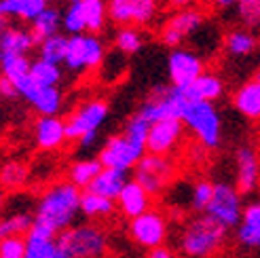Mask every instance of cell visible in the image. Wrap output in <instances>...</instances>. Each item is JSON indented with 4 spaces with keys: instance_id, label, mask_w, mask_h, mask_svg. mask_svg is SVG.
Returning <instances> with one entry per match:
<instances>
[{
    "instance_id": "obj_1",
    "label": "cell",
    "mask_w": 260,
    "mask_h": 258,
    "mask_svg": "<svg viewBox=\"0 0 260 258\" xmlns=\"http://www.w3.org/2000/svg\"><path fill=\"white\" fill-rule=\"evenodd\" d=\"M81 195L83 190L68 180L47 186L34 208V222L53 231L55 235L63 233L74 227L76 216L81 214Z\"/></svg>"
},
{
    "instance_id": "obj_2",
    "label": "cell",
    "mask_w": 260,
    "mask_h": 258,
    "mask_svg": "<svg viewBox=\"0 0 260 258\" xmlns=\"http://www.w3.org/2000/svg\"><path fill=\"white\" fill-rule=\"evenodd\" d=\"M229 229L218 224L214 218L201 214L184 224L180 233V252L186 258H212L224 246Z\"/></svg>"
},
{
    "instance_id": "obj_3",
    "label": "cell",
    "mask_w": 260,
    "mask_h": 258,
    "mask_svg": "<svg viewBox=\"0 0 260 258\" xmlns=\"http://www.w3.org/2000/svg\"><path fill=\"white\" fill-rule=\"evenodd\" d=\"M57 246L68 258H106L108 237L98 224H76L57 235Z\"/></svg>"
},
{
    "instance_id": "obj_4",
    "label": "cell",
    "mask_w": 260,
    "mask_h": 258,
    "mask_svg": "<svg viewBox=\"0 0 260 258\" xmlns=\"http://www.w3.org/2000/svg\"><path fill=\"white\" fill-rule=\"evenodd\" d=\"M182 123L194 134L203 148H216L222 140V121L212 102H190L182 114Z\"/></svg>"
},
{
    "instance_id": "obj_5",
    "label": "cell",
    "mask_w": 260,
    "mask_h": 258,
    "mask_svg": "<svg viewBox=\"0 0 260 258\" xmlns=\"http://www.w3.org/2000/svg\"><path fill=\"white\" fill-rule=\"evenodd\" d=\"M190 104L184 95V89L178 87H159L146 98V102L140 106L138 114L144 121L159 123V121H167V119H180L184 114V108Z\"/></svg>"
},
{
    "instance_id": "obj_6",
    "label": "cell",
    "mask_w": 260,
    "mask_h": 258,
    "mask_svg": "<svg viewBox=\"0 0 260 258\" xmlns=\"http://www.w3.org/2000/svg\"><path fill=\"white\" fill-rule=\"evenodd\" d=\"M174 174H176V165L170 157H159V154L146 152L136 165L134 180L150 197H157L174 180Z\"/></svg>"
},
{
    "instance_id": "obj_7",
    "label": "cell",
    "mask_w": 260,
    "mask_h": 258,
    "mask_svg": "<svg viewBox=\"0 0 260 258\" xmlns=\"http://www.w3.org/2000/svg\"><path fill=\"white\" fill-rule=\"evenodd\" d=\"M146 154V146L136 144L134 140H129L125 134H116L106 140V144L100 150V163L104 170H119V172H129L136 170L140 159Z\"/></svg>"
},
{
    "instance_id": "obj_8",
    "label": "cell",
    "mask_w": 260,
    "mask_h": 258,
    "mask_svg": "<svg viewBox=\"0 0 260 258\" xmlns=\"http://www.w3.org/2000/svg\"><path fill=\"white\" fill-rule=\"evenodd\" d=\"M108 114H110V106L106 100L93 98L85 102L66 119V138L79 142L87 134H95L106 123Z\"/></svg>"
},
{
    "instance_id": "obj_9",
    "label": "cell",
    "mask_w": 260,
    "mask_h": 258,
    "mask_svg": "<svg viewBox=\"0 0 260 258\" xmlns=\"http://www.w3.org/2000/svg\"><path fill=\"white\" fill-rule=\"evenodd\" d=\"M205 214L214 218L218 224H222L224 229H237L243 216L241 208V192L237 186H231L226 182L214 184V197L207 205Z\"/></svg>"
},
{
    "instance_id": "obj_10",
    "label": "cell",
    "mask_w": 260,
    "mask_h": 258,
    "mask_svg": "<svg viewBox=\"0 0 260 258\" xmlns=\"http://www.w3.org/2000/svg\"><path fill=\"white\" fill-rule=\"evenodd\" d=\"M106 57V49L104 43L93 34H79V36H70L68 41V55H66V68L70 72H83L98 68L104 63Z\"/></svg>"
},
{
    "instance_id": "obj_11",
    "label": "cell",
    "mask_w": 260,
    "mask_h": 258,
    "mask_svg": "<svg viewBox=\"0 0 260 258\" xmlns=\"http://www.w3.org/2000/svg\"><path fill=\"white\" fill-rule=\"evenodd\" d=\"M108 17L121 28L146 25L157 15V0H108Z\"/></svg>"
},
{
    "instance_id": "obj_12",
    "label": "cell",
    "mask_w": 260,
    "mask_h": 258,
    "mask_svg": "<svg viewBox=\"0 0 260 258\" xmlns=\"http://www.w3.org/2000/svg\"><path fill=\"white\" fill-rule=\"evenodd\" d=\"M205 21V13L201 9H180L178 13L165 21L161 28V43L165 47L180 49V45L186 41L188 34H194Z\"/></svg>"
},
{
    "instance_id": "obj_13",
    "label": "cell",
    "mask_w": 260,
    "mask_h": 258,
    "mask_svg": "<svg viewBox=\"0 0 260 258\" xmlns=\"http://www.w3.org/2000/svg\"><path fill=\"white\" fill-rule=\"evenodd\" d=\"M129 235H132V239L142 248H148V250L161 248L167 239L165 216L150 208L146 214H142L129 222Z\"/></svg>"
},
{
    "instance_id": "obj_14",
    "label": "cell",
    "mask_w": 260,
    "mask_h": 258,
    "mask_svg": "<svg viewBox=\"0 0 260 258\" xmlns=\"http://www.w3.org/2000/svg\"><path fill=\"white\" fill-rule=\"evenodd\" d=\"M167 72H170L172 87L186 89L205 72L203 59L188 49H174L167 59Z\"/></svg>"
},
{
    "instance_id": "obj_15",
    "label": "cell",
    "mask_w": 260,
    "mask_h": 258,
    "mask_svg": "<svg viewBox=\"0 0 260 258\" xmlns=\"http://www.w3.org/2000/svg\"><path fill=\"white\" fill-rule=\"evenodd\" d=\"M17 91L21 98L30 102L38 117H57V112L61 110L63 95L59 87H41L32 81V76H28L17 85Z\"/></svg>"
},
{
    "instance_id": "obj_16",
    "label": "cell",
    "mask_w": 260,
    "mask_h": 258,
    "mask_svg": "<svg viewBox=\"0 0 260 258\" xmlns=\"http://www.w3.org/2000/svg\"><path fill=\"white\" fill-rule=\"evenodd\" d=\"M184 136V123L180 119H167L150 125V132L146 138V152L159 154V157H170L180 144Z\"/></svg>"
},
{
    "instance_id": "obj_17",
    "label": "cell",
    "mask_w": 260,
    "mask_h": 258,
    "mask_svg": "<svg viewBox=\"0 0 260 258\" xmlns=\"http://www.w3.org/2000/svg\"><path fill=\"white\" fill-rule=\"evenodd\" d=\"M235 180H237V190L241 195L258 188L260 182V157L256 148L252 146H239L235 152Z\"/></svg>"
},
{
    "instance_id": "obj_18",
    "label": "cell",
    "mask_w": 260,
    "mask_h": 258,
    "mask_svg": "<svg viewBox=\"0 0 260 258\" xmlns=\"http://www.w3.org/2000/svg\"><path fill=\"white\" fill-rule=\"evenodd\" d=\"M66 121L59 117H38L34 123V142L41 150H57L66 142Z\"/></svg>"
},
{
    "instance_id": "obj_19",
    "label": "cell",
    "mask_w": 260,
    "mask_h": 258,
    "mask_svg": "<svg viewBox=\"0 0 260 258\" xmlns=\"http://www.w3.org/2000/svg\"><path fill=\"white\" fill-rule=\"evenodd\" d=\"M150 195L142 188L136 180H129L125 184V188L121 190L119 199H116V205H119V210L127 216V218H138L142 214H146L150 210Z\"/></svg>"
},
{
    "instance_id": "obj_20",
    "label": "cell",
    "mask_w": 260,
    "mask_h": 258,
    "mask_svg": "<svg viewBox=\"0 0 260 258\" xmlns=\"http://www.w3.org/2000/svg\"><path fill=\"white\" fill-rule=\"evenodd\" d=\"M235 237L239 246L248 250H260V201H254L248 208H243V216Z\"/></svg>"
},
{
    "instance_id": "obj_21",
    "label": "cell",
    "mask_w": 260,
    "mask_h": 258,
    "mask_svg": "<svg viewBox=\"0 0 260 258\" xmlns=\"http://www.w3.org/2000/svg\"><path fill=\"white\" fill-rule=\"evenodd\" d=\"M224 91V81L214 72H203L190 87L184 89L188 102H212L218 100Z\"/></svg>"
},
{
    "instance_id": "obj_22",
    "label": "cell",
    "mask_w": 260,
    "mask_h": 258,
    "mask_svg": "<svg viewBox=\"0 0 260 258\" xmlns=\"http://www.w3.org/2000/svg\"><path fill=\"white\" fill-rule=\"evenodd\" d=\"M127 180V172H119V170H102L100 176L89 184V192H95L100 197H106L116 201L121 195V190L125 188Z\"/></svg>"
},
{
    "instance_id": "obj_23",
    "label": "cell",
    "mask_w": 260,
    "mask_h": 258,
    "mask_svg": "<svg viewBox=\"0 0 260 258\" xmlns=\"http://www.w3.org/2000/svg\"><path fill=\"white\" fill-rule=\"evenodd\" d=\"M233 104H235V108L245 119L258 121L260 119V83L254 79L243 83L235 91V95H233Z\"/></svg>"
},
{
    "instance_id": "obj_24",
    "label": "cell",
    "mask_w": 260,
    "mask_h": 258,
    "mask_svg": "<svg viewBox=\"0 0 260 258\" xmlns=\"http://www.w3.org/2000/svg\"><path fill=\"white\" fill-rule=\"evenodd\" d=\"M36 47V41L30 30L19 28V25H9L7 32L0 36V53H17L28 55V51Z\"/></svg>"
},
{
    "instance_id": "obj_25",
    "label": "cell",
    "mask_w": 260,
    "mask_h": 258,
    "mask_svg": "<svg viewBox=\"0 0 260 258\" xmlns=\"http://www.w3.org/2000/svg\"><path fill=\"white\" fill-rule=\"evenodd\" d=\"M47 9V0H0V15H5L7 19L21 17L34 21Z\"/></svg>"
},
{
    "instance_id": "obj_26",
    "label": "cell",
    "mask_w": 260,
    "mask_h": 258,
    "mask_svg": "<svg viewBox=\"0 0 260 258\" xmlns=\"http://www.w3.org/2000/svg\"><path fill=\"white\" fill-rule=\"evenodd\" d=\"M32 61L28 55H17V53H0V76H5L13 85H19L23 79L30 76Z\"/></svg>"
},
{
    "instance_id": "obj_27",
    "label": "cell",
    "mask_w": 260,
    "mask_h": 258,
    "mask_svg": "<svg viewBox=\"0 0 260 258\" xmlns=\"http://www.w3.org/2000/svg\"><path fill=\"white\" fill-rule=\"evenodd\" d=\"M104 170V165L100 163V159H81L70 165L68 170V182H72L79 188H89V184L100 176V172Z\"/></svg>"
},
{
    "instance_id": "obj_28",
    "label": "cell",
    "mask_w": 260,
    "mask_h": 258,
    "mask_svg": "<svg viewBox=\"0 0 260 258\" xmlns=\"http://www.w3.org/2000/svg\"><path fill=\"white\" fill-rule=\"evenodd\" d=\"M59 25H61V15H59V11H55V9H47L45 13H41V15H38V17L32 21V28H30V32H32V36H34L36 45H41V43L47 41V38L59 34Z\"/></svg>"
},
{
    "instance_id": "obj_29",
    "label": "cell",
    "mask_w": 260,
    "mask_h": 258,
    "mask_svg": "<svg viewBox=\"0 0 260 258\" xmlns=\"http://www.w3.org/2000/svg\"><path fill=\"white\" fill-rule=\"evenodd\" d=\"M258 41L250 30H233L224 38V49L233 57H248L254 53Z\"/></svg>"
},
{
    "instance_id": "obj_30",
    "label": "cell",
    "mask_w": 260,
    "mask_h": 258,
    "mask_svg": "<svg viewBox=\"0 0 260 258\" xmlns=\"http://www.w3.org/2000/svg\"><path fill=\"white\" fill-rule=\"evenodd\" d=\"M116 210V201L106 199V197H100L95 192H89L83 190L81 195V214L87 218H106L112 216Z\"/></svg>"
},
{
    "instance_id": "obj_31",
    "label": "cell",
    "mask_w": 260,
    "mask_h": 258,
    "mask_svg": "<svg viewBox=\"0 0 260 258\" xmlns=\"http://www.w3.org/2000/svg\"><path fill=\"white\" fill-rule=\"evenodd\" d=\"M30 76H32V81L41 87H57L61 81V68L57 63H51V61H45L38 57L32 61Z\"/></svg>"
},
{
    "instance_id": "obj_32",
    "label": "cell",
    "mask_w": 260,
    "mask_h": 258,
    "mask_svg": "<svg viewBox=\"0 0 260 258\" xmlns=\"http://www.w3.org/2000/svg\"><path fill=\"white\" fill-rule=\"evenodd\" d=\"M28 165L21 161H9L0 167V184L9 190H17L28 182Z\"/></svg>"
},
{
    "instance_id": "obj_33",
    "label": "cell",
    "mask_w": 260,
    "mask_h": 258,
    "mask_svg": "<svg viewBox=\"0 0 260 258\" xmlns=\"http://www.w3.org/2000/svg\"><path fill=\"white\" fill-rule=\"evenodd\" d=\"M68 41L70 36H63V34H55L47 38L45 43H41V59L45 61H51V63H63L66 61V55H68Z\"/></svg>"
},
{
    "instance_id": "obj_34",
    "label": "cell",
    "mask_w": 260,
    "mask_h": 258,
    "mask_svg": "<svg viewBox=\"0 0 260 258\" xmlns=\"http://www.w3.org/2000/svg\"><path fill=\"white\" fill-rule=\"evenodd\" d=\"M83 9V15H85V23H87V30L89 32H100L106 23L108 17V9L104 0H85L81 3Z\"/></svg>"
},
{
    "instance_id": "obj_35",
    "label": "cell",
    "mask_w": 260,
    "mask_h": 258,
    "mask_svg": "<svg viewBox=\"0 0 260 258\" xmlns=\"http://www.w3.org/2000/svg\"><path fill=\"white\" fill-rule=\"evenodd\" d=\"M114 45H116V51L119 53H125V55H134L142 49L144 45V36L138 28H119L114 36Z\"/></svg>"
},
{
    "instance_id": "obj_36",
    "label": "cell",
    "mask_w": 260,
    "mask_h": 258,
    "mask_svg": "<svg viewBox=\"0 0 260 258\" xmlns=\"http://www.w3.org/2000/svg\"><path fill=\"white\" fill-rule=\"evenodd\" d=\"M32 227H34V216H30L28 212H15V214H9L3 220V233L25 237Z\"/></svg>"
},
{
    "instance_id": "obj_37",
    "label": "cell",
    "mask_w": 260,
    "mask_h": 258,
    "mask_svg": "<svg viewBox=\"0 0 260 258\" xmlns=\"http://www.w3.org/2000/svg\"><path fill=\"white\" fill-rule=\"evenodd\" d=\"M214 197V184L207 182V180H199L197 184L192 186V192H190V205L194 212H205L207 205H210Z\"/></svg>"
},
{
    "instance_id": "obj_38",
    "label": "cell",
    "mask_w": 260,
    "mask_h": 258,
    "mask_svg": "<svg viewBox=\"0 0 260 258\" xmlns=\"http://www.w3.org/2000/svg\"><path fill=\"white\" fill-rule=\"evenodd\" d=\"M148 132H150V123L148 121H144L140 117V114L136 112L132 119H129L127 123H125V136L129 138V140H134L136 144H142V146H146V138H148Z\"/></svg>"
},
{
    "instance_id": "obj_39",
    "label": "cell",
    "mask_w": 260,
    "mask_h": 258,
    "mask_svg": "<svg viewBox=\"0 0 260 258\" xmlns=\"http://www.w3.org/2000/svg\"><path fill=\"white\" fill-rule=\"evenodd\" d=\"M237 13L245 28H258L260 25V0H237Z\"/></svg>"
},
{
    "instance_id": "obj_40",
    "label": "cell",
    "mask_w": 260,
    "mask_h": 258,
    "mask_svg": "<svg viewBox=\"0 0 260 258\" xmlns=\"http://www.w3.org/2000/svg\"><path fill=\"white\" fill-rule=\"evenodd\" d=\"M25 256V237L5 235L0 239V258H23Z\"/></svg>"
},
{
    "instance_id": "obj_41",
    "label": "cell",
    "mask_w": 260,
    "mask_h": 258,
    "mask_svg": "<svg viewBox=\"0 0 260 258\" xmlns=\"http://www.w3.org/2000/svg\"><path fill=\"white\" fill-rule=\"evenodd\" d=\"M17 95H19L17 87L13 85L11 81H7L5 76H0V98H5V100H15Z\"/></svg>"
},
{
    "instance_id": "obj_42",
    "label": "cell",
    "mask_w": 260,
    "mask_h": 258,
    "mask_svg": "<svg viewBox=\"0 0 260 258\" xmlns=\"http://www.w3.org/2000/svg\"><path fill=\"white\" fill-rule=\"evenodd\" d=\"M148 258H176V256H174V252H172L170 248H165V246H161V248H154V250H148Z\"/></svg>"
},
{
    "instance_id": "obj_43",
    "label": "cell",
    "mask_w": 260,
    "mask_h": 258,
    "mask_svg": "<svg viewBox=\"0 0 260 258\" xmlns=\"http://www.w3.org/2000/svg\"><path fill=\"white\" fill-rule=\"evenodd\" d=\"M98 142V132L95 134H87V136H83L81 140H79V146L81 148H91Z\"/></svg>"
},
{
    "instance_id": "obj_44",
    "label": "cell",
    "mask_w": 260,
    "mask_h": 258,
    "mask_svg": "<svg viewBox=\"0 0 260 258\" xmlns=\"http://www.w3.org/2000/svg\"><path fill=\"white\" fill-rule=\"evenodd\" d=\"M237 0H210V5H214V7H218V9H229V7H233Z\"/></svg>"
},
{
    "instance_id": "obj_45",
    "label": "cell",
    "mask_w": 260,
    "mask_h": 258,
    "mask_svg": "<svg viewBox=\"0 0 260 258\" xmlns=\"http://www.w3.org/2000/svg\"><path fill=\"white\" fill-rule=\"evenodd\" d=\"M47 258H68V256H66V252H63L59 246H55L53 250L49 252V256H47Z\"/></svg>"
},
{
    "instance_id": "obj_46",
    "label": "cell",
    "mask_w": 260,
    "mask_h": 258,
    "mask_svg": "<svg viewBox=\"0 0 260 258\" xmlns=\"http://www.w3.org/2000/svg\"><path fill=\"white\" fill-rule=\"evenodd\" d=\"M170 3L174 5V7H178V9H188L194 0H170Z\"/></svg>"
},
{
    "instance_id": "obj_47",
    "label": "cell",
    "mask_w": 260,
    "mask_h": 258,
    "mask_svg": "<svg viewBox=\"0 0 260 258\" xmlns=\"http://www.w3.org/2000/svg\"><path fill=\"white\" fill-rule=\"evenodd\" d=\"M7 28H9V19H7L5 15H0V36L7 32Z\"/></svg>"
},
{
    "instance_id": "obj_48",
    "label": "cell",
    "mask_w": 260,
    "mask_h": 258,
    "mask_svg": "<svg viewBox=\"0 0 260 258\" xmlns=\"http://www.w3.org/2000/svg\"><path fill=\"white\" fill-rule=\"evenodd\" d=\"M3 208H5V195L0 192V210H3Z\"/></svg>"
},
{
    "instance_id": "obj_49",
    "label": "cell",
    "mask_w": 260,
    "mask_h": 258,
    "mask_svg": "<svg viewBox=\"0 0 260 258\" xmlns=\"http://www.w3.org/2000/svg\"><path fill=\"white\" fill-rule=\"evenodd\" d=\"M5 237V233H3V220H0V239Z\"/></svg>"
},
{
    "instance_id": "obj_50",
    "label": "cell",
    "mask_w": 260,
    "mask_h": 258,
    "mask_svg": "<svg viewBox=\"0 0 260 258\" xmlns=\"http://www.w3.org/2000/svg\"><path fill=\"white\" fill-rule=\"evenodd\" d=\"M254 81H258V83H260V70L256 72V76H254Z\"/></svg>"
},
{
    "instance_id": "obj_51",
    "label": "cell",
    "mask_w": 260,
    "mask_h": 258,
    "mask_svg": "<svg viewBox=\"0 0 260 258\" xmlns=\"http://www.w3.org/2000/svg\"><path fill=\"white\" fill-rule=\"evenodd\" d=\"M72 3H85V0H72Z\"/></svg>"
},
{
    "instance_id": "obj_52",
    "label": "cell",
    "mask_w": 260,
    "mask_h": 258,
    "mask_svg": "<svg viewBox=\"0 0 260 258\" xmlns=\"http://www.w3.org/2000/svg\"><path fill=\"white\" fill-rule=\"evenodd\" d=\"M0 100H3V98H0Z\"/></svg>"
}]
</instances>
